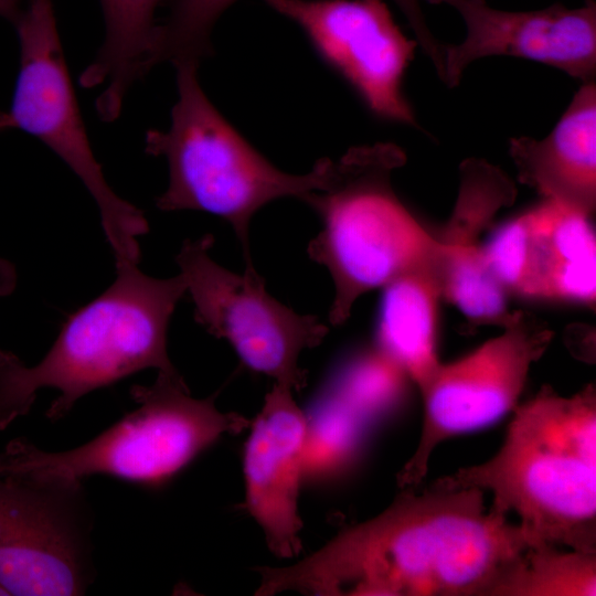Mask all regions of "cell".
Returning a JSON list of instances; mask_svg holds the SVG:
<instances>
[{
	"label": "cell",
	"mask_w": 596,
	"mask_h": 596,
	"mask_svg": "<svg viewBox=\"0 0 596 596\" xmlns=\"http://www.w3.org/2000/svg\"><path fill=\"white\" fill-rule=\"evenodd\" d=\"M0 595H8L2 587H0Z\"/></svg>",
	"instance_id": "cell-26"
},
{
	"label": "cell",
	"mask_w": 596,
	"mask_h": 596,
	"mask_svg": "<svg viewBox=\"0 0 596 596\" xmlns=\"http://www.w3.org/2000/svg\"><path fill=\"white\" fill-rule=\"evenodd\" d=\"M138 404L88 443L66 451H44L24 438L0 451V476L33 473L79 480L106 475L143 486L172 478L224 434H237L248 419L222 412L215 394L191 396L182 376L158 372L151 385H134Z\"/></svg>",
	"instance_id": "cell-6"
},
{
	"label": "cell",
	"mask_w": 596,
	"mask_h": 596,
	"mask_svg": "<svg viewBox=\"0 0 596 596\" xmlns=\"http://www.w3.org/2000/svg\"><path fill=\"white\" fill-rule=\"evenodd\" d=\"M400 8L423 52L433 63L440 79L444 77V44L432 33L421 7L422 0H393Z\"/></svg>",
	"instance_id": "cell-23"
},
{
	"label": "cell",
	"mask_w": 596,
	"mask_h": 596,
	"mask_svg": "<svg viewBox=\"0 0 596 596\" xmlns=\"http://www.w3.org/2000/svg\"><path fill=\"white\" fill-rule=\"evenodd\" d=\"M93 523L82 481L0 476V587L15 596L83 595L95 576Z\"/></svg>",
	"instance_id": "cell-9"
},
{
	"label": "cell",
	"mask_w": 596,
	"mask_h": 596,
	"mask_svg": "<svg viewBox=\"0 0 596 596\" xmlns=\"http://www.w3.org/2000/svg\"><path fill=\"white\" fill-rule=\"evenodd\" d=\"M423 1V0H422ZM453 7L462 18L466 36L444 44V79L459 84L466 68L489 56H512L557 68L583 83L596 76V3L579 8L560 3L534 11H505L485 0H425Z\"/></svg>",
	"instance_id": "cell-12"
},
{
	"label": "cell",
	"mask_w": 596,
	"mask_h": 596,
	"mask_svg": "<svg viewBox=\"0 0 596 596\" xmlns=\"http://www.w3.org/2000/svg\"><path fill=\"white\" fill-rule=\"evenodd\" d=\"M376 517L342 530L284 567L255 568L257 596H487L499 576L533 546L523 528L483 490L437 480L422 493L403 488Z\"/></svg>",
	"instance_id": "cell-1"
},
{
	"label": "cell",
	"mask_w": 596,
	"mask_h": 596,
	"mask_svg": "<svg viewBox=\"0 0 596 596\" xmlns=\"http://www.w3.org/2000/svg\"><path fill=\"white\" fill-rule=\"evenodd\" d=\"M305 413L304 481H329L351 472L371 426L328 387Z\"/></svg>",
	"instance_id": "cell-18"
},
{
	"label": "cell",
	"mask_w": 596,
	"mask_h": 596,
	"mask_svg": "<svg viewBox=\"0 0 596 596\" xmlns=\"http://www.w3.org/2000/svg\"><path fill=\"white\" fill-rule=\"evenodd\" d=\"M137 265H117L114 283L67 319L36 365L0 351V430L25 415L44 387L60 391L46 412L58 421L82 396L134 373L178 372L168 355L167 334L187 294L184 279L180 274L155 278Z\"/></svg>",
	"instance_id": "cell-3"
},
{
	"label": "cell",
	"mask_w": 596,
	"mask_h": 596,
	"mask_svg": "<svg viewBox=\"0 0 596 596\" xmlns=\"http://www.w3.org/2000/svg\"><path fill=\"white\" fill-rule=\"evenodd\" d=\"M596 552L554 544L526 549L491 586L487 596H595Z\"/></svg>",
	"instance_id": "cell-19"
},
{
	"label": "cell",
	"mask_w": 596,
	"mask_h": 596,
	"mask_svg": "<svg viewBox=\"0 0 596 596\" xmlns=\"http://www.w3.org/2000/svg\"><path fill=\"white\" fill-rule=\"evenodd\" d=\"M509 152L519 179L552 199L592 215L596 204V84L583 83L542 139L513 137Z\"/></svg>",
	"instance_id": "cell-15"
},
{
	"label": "cell",
	"mask_w": 596,
	"mask_h": 596,
	"mask_svg": "<svg viewBox=\"0 0 596 596\" xmlns=\"http://www.w3.org/2000/svg\"><path fill=\"white\" fill-rule=\"evenodd\" d=\"M436 263L383 287L375 347L395 362L421 391L437 370L438 304Z\"/></svg>",
	"instance_id": "cell-16"
},
{
	"label": "cell",
	"mask_w": 596,
	"mask_h": 596,
	"mask_svg": "<svg viewBox=\"0 0 596 596\" xmlns=\"http://www.w3.org/2000/svg\"><path fill=\"white\" fill-rule=\"evenodd\" d=\"M292 392L274 383L251 425L243 456L246 510L280 558L292 557L301 549L299 493L306 413Z\"/></svg>",
	"instance_id": "cell-13"
},
{
	"label": "cell",
	"mask_w": 596,
	"mask_h": 596,
	"mask_svg": "<svg viewBox=\"0 0 596 596\" xmlns=\"http://www.w3.org/2000/svg\"><path fill=\"white\" fill-rule=\"evenodd\" d=\"M295 22L318 55L377 118L418 127L403 84L418 45L383 0H264Z\"/></svg>",
	"instance_id": "cell-11"
},
{
	"label": "cell",
	"mask_w": 596,
	"mask_h": 596,
	"mask_svg": "<svg viewBox=\"0 0 596 596\" xmlns=\"http://www.w3.org/2000/svg\"><path fill=\"white\" fill-rule=\"evenodd\" d=\"M20 1L21 0H0V15L14 23L21 12Z\"/></svg>",
	"instance_id": "cell-25"
},
{
	"label": "cell",
	"mask_w": 596,
	"mask_h": 596,
	"mask_svg": "<svg viewBox=\"0 0 596 596\" xmlns=\"http://www.w3.org/2000/svg\"><path fill=\"white\" fill-rule=\"evenodd\" d=\"M493 494L519 515L533 545L596 552V393L572 396L543 386L517 405L503 444L487 461L438 479Z\"/></svg>",
	"instance_id": "cell-2"
},
{
	"label": "cell",
	"mask_w": 596,
	"mask_h": 596,
	"mask_svg": "<svg viewBox=\"0 0 596 596\" xmlns=\"http://www.w3.org/2000/svg\"><path fill=\"white\" fill-rule=\"evenodd\" d=\"M20 71L0 130L21 129L47 146L95 200L116 265L138 264V237L149 230L143 213L109 187L92 150L57 29L52 0H28L14 22Z\"/></svg>",
	"instance_id": "cell-7"
},
{
	"label": "cell",
	"mask_w": 596,
	"mask_h": 596,
	"mask_svg": "<svg viewBox=\"0 0 596 596\" xmlns=\"http://www.w3.org/2000/svg\"><path fill=\"white\" fill-rule=\"evenodd\" d=\"M199 63L174 64L178 100L164 131L146 132L145 151L164 157L169 184L157 199L161 211H203L226 221L253 266L249 225L266 204L322 189L332 160L319 159L305 174L285 172L258 152L207 98L198 78Z\"/></svg>",
	"instance_id": "cell-5"
},
{
	"label": "cell",
	"mask_w": 596,
	"mask_h": 596,
	"mask_svg": "<svg viewBox=\"0 0 596 596\" xmlns=\"http://www.w3.org/2000/svg\"><path fill=\"white\" fill-rule=\"evenodd\" d=\"M552 331L515 311L503 332L460 359L441 363L419 391L424 416L414 454L397 473L401 488L417 487L430 456L445 440L494 424L518 405L531 365L547 349Z\"/></svg>",
	"instance_id": "cell-10"
},
{
	"label": "cell",
	"mask_w": 596,
	"mask_h": 596,
	"mask_svg": "<svg viewBox=\"0 0 596 596\" xmlns=\"http://www.w3.org/2000/svg\"><path fill=\"white\" fill-rule=\"evenodd\" d=\"M439 243L436 273L441 298L477 324L509 323L515 312L509 311L508 292L489 267L481 246L473 242Z\"/></svg>",
	"instance_id": "cell-20"
},
{
	"label": "cell",
	"mask_w": 596,
	"mask_h": 596,
	"mask_svg": "<svg viewBox=\"0 0 596 596\" xmlns=\"http://www.w3.org/2000/svg\"><path fill=\"white\" fill-rule=\"evenodd\" d=\"M520 216L523 260L513 294L529 299L594 304L596 238L590 215L543 198Z\"/></svg>",
	"instance_id": "cell-14"
},
{
	"label": "cell",
	"mask_w": 596,
	"mask_h": 596,
	"mask_svg": "<svg viewBox=\"0 0 596 596\" xmlns=\"http://www.w3.org/2000/svg\"><path fill=\"white\" fill-rule=\"evenodd\" d=\"M163 0H100L105 40L79 75L85 88L104 85L96 111L104 121L116 120L130 86L147 71L156 26L155 13Z\"/></svg>",
	"instance_id": "cell-17"
},
{
	"label": "cell",
	"mask_w": 596,
	"mask_h": 596,
	"mask_svg": "<svg viewBox=\"0 0 596 596\" xmlns=\"http://www.w3.org/2000/svg\"><path fill=\"white\" fill-rule=\"evenodd\" d=\"M210 234L182 244L175 262L194 306V319L212 336L226 340L241 362L274 383L301 390L306 372L300 354L319 345L328 326L274 298L254 265L242 274L216 263Z\"/></svg>",
	"instance_id": "cell-8"
},
{
	"label": "cell",
	"mask_w": 596,
	"mask_h": 596,
	"mask_svg": "<svg viewBox=\"0 0 596 596\" xmlns=\"http://www.w3.org/2000/svg\"><path fill=\"white\" fill-rule=\"evenodd\" d=\"M17 285V273L13 265L0 258V297L7 296L14 290Z\"/></svg>",
	"instance_id": "cell-24"
},
{
	"label": "cell",
	"mask_w": 596,
	"mask_h": 596,
	"mask_svg": "<svg viewBox=\"0 0 596 596\" xmlns=\"http://www.w3.org/2000/svg\"><path fill=\"white\" fill-rule=\"evenodd\" d=\"M409 383L406 373L374 345L345 362L327 387L371 426L404 403Z\"/></svg>",
	"instance_id": "cell-21"
},
{
	"label": "cell",
	"mask_w": 596,
	"mask_h": 596,
	"mask_svg": "<svg viewBox=\"0 0 596 596\" xmlns=\"http://www.w3.org/2000/svg\"><path fill=\"white\" fill-rule=\"evenodd\" d=\"M405 161L394 143L352 147L332 161L326 185L302 200L321 224L307 254L332 278L331 326L343 324L365 292L436 263L438 237L392 184L393 172Z\"/></svg>",
	"instance_id": "cell-4"
},
{
	"label": "cell",
	"mask_w": 596,
	"mask_h": 596,
	"mask_svg": "<svg viewBox=\"0 0 596 596\" xmlns=\"http://www.w3.org/2000/svg\"><path fill=\"white\" fill-rule=\"evenodd\" d=\"M237 0H173L171 11L157 24L147 67L170 62H201L212 52L211 32L222 13Z\"/></svg>",
	"instance_id": "cell-22"
}]
</instances>
